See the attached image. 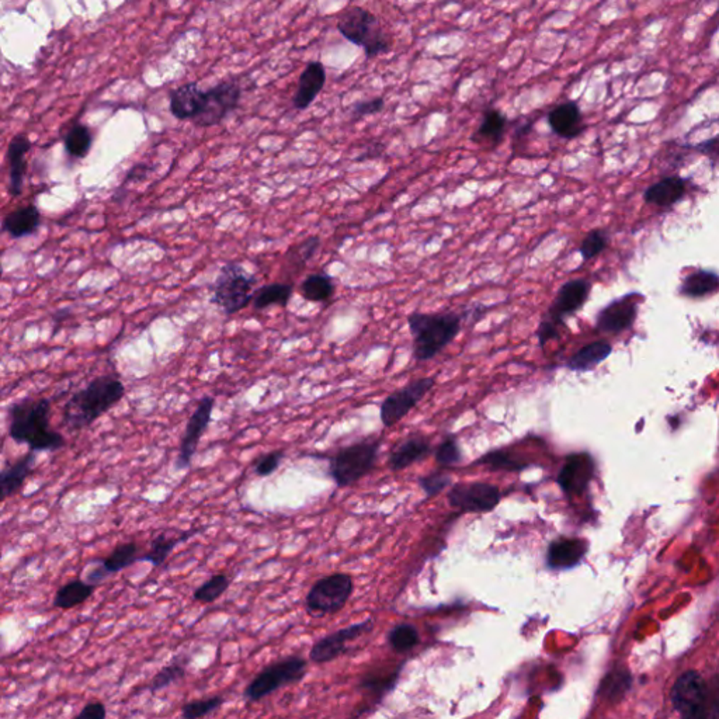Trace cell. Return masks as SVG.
<instances>
[{"label": "cell", "instance_id": "9a60e30c", "mask_svg": "<svg viewBox=\"0 0 719 719\" xmlns=\"http://www.w3.org/2000/svg\"><path fill=\"white\" fill-rule=\"evenodd\" d=\"M595 475V462L586 453L570 454L558 474V485L567 495H582Z\"/></svg>", "mask_w": 719, "mask_h": 719}, {"label": "cell", "instance_id": "ffe728a7", "mask_svg": "<svg viewBox=\"0 0 719 719\" xmlns=\"http://www.w3.org/2000/svg\"><path fill=\"white\" fill-rule=\"evenodd\" d=\"M637 318V304L625 296L621 300L614 301L597 316V329L600 332L619 333L629 328Z\"/></svg>", "mask_w": 719, "mask_h": 719}, {"label": "cell", "instance_id": "bcb514c9", "mask_svg": "<svg viewBox=\"0 0 719 719\" xmlns=\"http://www.w3.org/2000/svg\"><path fill=\"white\" fill-rule=\"evenodd\" d=\"M284 457H286V454H284V451H281V449L270 451V453H266L259 457L258 461L254 464L256 475L261 476V478H267V476L273 475L274 472L280 468L281 461H283Z\"/></svg>", "mask_w": 719, "mask_h": 719}, {"label": "cell", "instance_id": "cb8c5ba5", "mask_svg": "<svg viewBox=\"0 0 719 719\" xmlns=\"http://www.w3.org/2000/svg\"><path fill=\"white\" fill-rule=\"evenodd\" d=\"M432 453V446L429 440L424 436L409 437L398 443L391 451V456L388 459V466L392 471H402L409 468L416 462L422 461Z\"/></svg>", "mask_w": 719, "mask_h": 719}, {"label": "cell", "instance_id": "ba28073f", "mask_svg": "<svg viewBox=\"0 0 719 719\" xmlns=\"http://www.w3.org/2000/svg\"><path fill=\"white\" fill-rule=\"evenodd\" d=\"M306 661L301 656L284 657L261 672L244 689V697L251 703H258L281 687L291 686L303 680L306 673Z\"/></svg>", "mask_w": 719, "mask_h": 719}, {"label": "cell", "instance_id": "30bf717a", "mask_svg": "<svg viewBox=\"0 0 719 719\" xmlns=\"http://www.w3.org/2000/svg\"><path fill=\"white\" fill-rule=\"evenodd\" d=\"M449 505L462 513H489L498 508L501 493L498 486L485 482L457 484L447 493Z\"/></svg>", "mask_w": 719, "mask_h": 719}, {"label": "cell", "instance_id": "7c38bea8", "mask_svg": "<svg viewBox=\"0 0 719 719\" xmlns=\"http://www.w3.org/2000/svg\"><path fill=\"white\" fill-rule=\"evenodd\" d=\"M241 86L236 81H221L205 91L204 106L199 117L194 118L197 127H212L222 123L227 116L238 107Z\"/></svg>", "mask_w": 719, "mask_h": 719}, {"label": "cell", "instance_id": "60d3db41", "mask_svg": "<svg viewBox=\"0 0 719 719\" xmlns=\"http://www.w3.org/2000/svg\"><path fill=\"white\" fill-rule=\"evenodd\" d=\"M389 642L397 652H407L419 644V632L414 625H398L389 634Z\"/></svg>", "mask_w": 719, "mask_h": 719}, {"label": "cell", "instance_id": "8d00e7d4", "mask_svg": "<svg viewBox=\"0 0 719 719\" xmlns=\"http://www.w3.org/2000/svg\"><path fill=\"white\" fill-rule=\"evenodd\" d=\"M719 277L710 271H697L687 277L681 286V293L687 296H704L718 290Z\"/></svg>", "mask_w": 719, "mask_h": 719}, {"label": "cell", "instance_id": "d6a6232c", "mask_svg": "<svg viewBox=\"0 0 719 719\" xmlns=\"http://www.w3.org/2000/svg\"><path fill=\"white\" fill-rule=\"evenodd\" d=\"M294 287L291 284L273 283L261 287L254 293V310H266L269 306L278 305L286 308L293 296Z\"/></svg>", "mask_w": 719, "mask_h": 719}, {"label": "cell", "instance_id": "f1b7e54d", "mask_svg": "<svg viewBox=\"0 0 719 719\" xmlns=\"http://www.w3.org/2000/svg\"><path fill=\"white\" fill-rule=\"evenodd\" d=\"M95 585H90L86 580H71V582L65 583L64 586L56 590V597H54V607L61 610L78 607V605L88 602L95 593Z\"/></svg>", "mask_w": 719, "mask_h": 719}, {"label": "cell", "instance_id": "f35d334b", "mask_svg": "<svg viewBox=\"0 0 719 719\" xmlns=\"http://www.w3.org/2000/svg\"><path fill=\"white\" fill-rule=\"evenodd\" d=\"M224 704V698L221 696L210 697V698H202V700L190 701L182 706V718L183 719H201L204 716L210 715L214 711L221 708Z\"/></svg>", "mask_w": 719, "mask_h": 719}, {"label": "cell", "instance_id": "5bb4252c", "mask_svg": "<svg viewBox=\"0 0 719 719\" xmlns=\"http://www.w3.org/2000/svg\"><path fill=\"white\" fill-rule=\"evenodd\" d=\"M590 288L592 286L589 281L582 280V278L563 284L544 320L550 321L553 325H563V321L567 316L582 310V306L589 298Z\"/></svg>", "mask_w": 719, "mask_h": 719}, {"label": "cell", "instance_id": "484cf974", "mask_svg": "<svg viewBox=\"0 0 719 719\" xmlns=\"http://www.w3.org/2000/svg\"><path fill=\"white\" fill-rule=\"evenodd\" d=\"M41 225V214L36 205L14 210L4 217L2 228L13 239L24 238L37 232Z\"/></svg>", "mask_w": 719, "mask_h": 719}, {"label": "cell", "instance_id": "3957f363", "mask_svg": "<svg viewBox=\"0 0 719 719\" xmlns=\"http://www.w3.org/2000/svg\"><path fill=\"white\" fill-rule=\"evenodd\" d=\"M407 325L414 338V357L417 362H429L459 335L462 316L456 312H414L407 316Z\"/></svg>", "mask_w": 719, "mask_h": 719}, {"label": "cell", "instance_id": "44dd1931", "mask_svg": "<svg viewBox=\"0 0 719 719\" xmlns=\"http://www.w3.org/2000/svg\"><path fill=\"white\" fill-rule=\"evenodd\" d=\"M33 147V143L24 133H19L10 141L7 147V160L10 165L9 193L13 197L20 196L23 192L24 176L27 172L26 155Z\"/></svg>", "mask_w": 719, "mask_h": 719}, {"label": "cell", "instance_id": "83f0119b", "mask_svg": "<svg viewBox=\"0 0 719 719\" xmlns=\"http://www.w3.org/2000/svg\"><path fill=\"white\" fill-rule=\"evenodd\" d=\"M686 194V183L681 177L672 176L661 180L645 192V200L659 207H671Z\"/></svg>", "mask_w": 719, "mask_h": 719}, {"label": "cell", "instance_id": "681fc988", "mask_svg": "<svg viewBox=\"0 0 719 719\" xmlns=\"http://www.w3.org/2000/svg\"><path fill=\"white\" fill-rule=\"evenodd\" d=\"M558 336H560L558 335V326L553 325L550 321L544 320L543 322L540 323V326H538L537 338L541 347L547 345L550 340L557 338Z\"/></svg>", "mask_w": 719, "mask_h": 719}, {"label": "cell", "instance_id": "f546056e", "mask_svg": "<svg viewBox=\"0 0 719 719\" xmlns=\"http://www.w3.org/2000/svg\"><path fill=\"white\" fill-rule=\"evenodd\" d=\"M632 684L631 672L624 667H617L614 671L605 674L600 683L599 694L610 703H619L629 693Z\"/></svg>", "mask_w": 719, "mask_h": 719}, {"label": "cell", "instance_id": "b9f144b4", "mask_svg": "<svg viewBox=\"0 0 719 719\" xmlns=\"http://www.w3.org/2000/svg\"><path fill=\"white\" fill-rule=\"evenodd\" d=\"M609 244V236L602 229H595L586 235V238L583 239L580 244V254H582L583 261H592L595 256H599Z\"/></svg>", "mask_w": 719, "mask_h": 719}, {"label": "cell", "instance_id": "6da1fadb", "mask_svg": "<svg viewBox=\"0 0 719 719\" xmlns=\"http://www.w3.org/2000/svg\"><path fill=\"white\" fill-rule=\"evenodd\" d=\"M9 436L14 443L26 444L30 451H58L66 446L63 434L51 427V400L26 398L14 402L7 410Z\"/></svg>", "mask_w": 719, "mask_h": 719}, {"label": "cell", "instance_id": "4316f807", "mask_svg": "<svg viewBox=\"0 0 719 719\" xmlns=\"http://www.w3.org/2000/svg\"><path fill=\"white\" fill-rule=\"evenodd\" d=\"M197 533H200V530L184 531V533H180L176 537L167 535V533L158 534L150 543V551L141 555L140 561L152 563L155 568L160 567L179 544L184 543L193 535H196Z\"/></svg>", "mask_w": 719, "mask_h": 719}, {"label": "cell", "instance_id": "8fae6325", "mask_svg": "<svg viewBox=\"0 0 719 719\" xmlns=\"http://www.w3.org/2000/svg\"><path fill=\"white\" fill-rule=\"evenodd\" d=\"M434 384H436L434 378H420L385 398L380 410L382 424L385 427H392L399 424L400 420L407 417L410 410H414L420 400L433 389Z\"/></svg>", "mask_w": 719, "mask_h": 719}, {"label": "cell", "instance_id": "836d02e7", "mask_svg": "<svg viewBox=\"0 0 719 719\" xmlns=\"http://www.w3.org/2000/svg\"><path fill=\"white\" fill-rule=\"evenodd\" d=\"M336 287L328 274H310L301 284V295L311 303H326L332 298Z\"/></svg>", "mask_w": 719, "mask_h": 719}, {"label": "cell", "instance_id": "7dc6e473", "mask_svg": "<svg viewBox=\"0 0 719 719\" xmlns=\"http://www.w3.org/2000/svg\"><path fill=\"white\" fill-rule=\"evenodd\" d=\"M385 101L382 98H370V100L358 101L353 108V116L355 118L365 117V116L377 115L384 110Z\"/></svg>", "mask_w": 719, "mask_h": 719}, {"label": "cell", "instance_id": "e575fe53", "mask_svg": "<svg viewBox=\"0 0 719 719\" xmlns=\"http://www.w3.org/2000/svg\"><path fill=\"white\" fill-rule=\"evenodd\" d=\"M187 664H189V656H179L163 667L162 671L153 677V680L150 681V693L163 690V689L169 687L170 684L176 683L180 679L186 676Z\"/></svg>", "mask_w": 719, "mask_h": 719}, {"label": "cell", "instance_id": "d590c367", "mask_svg": "<svg viewBox=\"0 0 719 719\" xmlns=\"http://www.w3.org/2000/svg\"><path fill=\"white\" fill-rule=\"evenodd\" d=\"M93 145V135L86 125L75 124L65 135V150L69 157L83 158L88 157Z\"/></svg>", "mask_w": 719, "mask_h": 719}, {"label": "cell", "instance_id": "f6af8a7d", "mask_svg": "<svg viewBox=\"0 0 719 719\" xmlns=\"http://www.w3.org/2000/svg\"><path fill=\"white\" fill-rule=\"evenodd\" d=\"M420 488L424 489L426 493V498H434L439 495L444 489L451 485V478L444 472H433L430 475L424 476L419 479Z\"/></svg>", "mask_w": 719, "mask_h": 719}, {"label": "cell", "instance_id": "9c48e42d", "mask_svg": "<svg viewBox=\"0 0 719 719\" xmlns=\"http://www.w3.org/2000/svg\"><path fill=\"white\" fill-rule=\"evenodd\" d=\"M353 593V579L346 573L322 578L306 595V610L312 614H333L345 607Z\"/></svg>", "mask_w": 719, "mask_h": 719}, {"label": "cell", "instance_id": "ab89813d", "mask_svg": "<svg viewBox=\"0 0 719 719\" xmlns=\"http://www.w3.org/2000/svg\"><path fill=\"white\" fill-rule=\"evenodd\" d=\"M436 461L440 466L453 468L462 461L461 449L458 440L453 434H449L436 449Z\"/></svg>", "mask_w": 719, "mask_h": 719}, {"label": "cell", "instance_id": "7402d4cb", "mask_svg": "<svg viewBox=\"0 0 719 719\" xmlns=\"http://www.w3.org/2000/svg\"><path fill=\"white\" fill-rule=\"evenodd\" d=\"M548 124L558 137L573 140L583 133V117L575 101H567L548 113Z\"/></svg>", "mask_w": 719, "mask_h": 719}, {"label": "cell", "instance_id": "ee69618b", "mask_svg": "<svg viewBox=\"0 0 719 719\" xmlns=\"http://www.w3.org/2000/svg\"><path fill=\"white\" fill-rule=\"evenodd\" d=\"M321 239L318 236H310L305 239L303 244H298L295 248L291 249L288 254H293V258H288V261L294 266L304 267L316 253L320 248Z\"/></svg>", "mask_w": 719, "mask_h": 719}, {"label": "cell", "instance_id": "277c9868", "mask_svg": "<svg viewBox=\"0 0 719 719\" xmlns=\"http://www.w3.org/2000/svg\"><path fill=\"white\" fill-rule=\"evenodd\" d=\"M672 703L681 719H719V674L708 680L696 671L681 674L672 689Z\"/></svg>", "mask_w": 719, "mask_h": 719}, {"label": "cell", "instance_id": "d4e9b609", "mask_svg": "<svg viewBox=\"0 0 719 719\" xmlns=\"http://www.w3.org/2000/svg\"><path fill=\"white\" fill-rule=\"evenodd\" d=\"M508 124L509 120L505 113H501L498 108H489L484 113L481 125L474 133L472 141L493 150L501 145V141L505 138Z\"/></svg>", "mask_w": 719, "mask_h": 719}, {"label": "cell", "instance_id": "d6986e66", "mask_svg": "<svg viewBox=\"0 0 719 719\" xmlns=\"http://www.w3.org/2000/svg\"><path fill=\"white\" fill-rule=\"evenodd\" d=\"M326 69L320 61L308 64L298 79V88L294 95L293 105L296 110H306L312 105L325 88Z\"/></svg>", "mask_w": 719, "mask_h": 719}, {"label": "cell", "instance_id": "7a4b0ae2", "mask_svg": "<svg viewBox=\"0 0 719 719\" xmlns=\"http://www.w3.org/2000/svg\"><path fill=\"white\" fill-rule=\"evenodd\" d=\"M125 387L117 375L91 380L69 398L63 409V426L72 433L88 429L124 398Z\"/></svg>", "mask_w": 719, "mask_h": 719}, {"label": "cell", "instance_id": "e0dca14e", "mask_svg": "<svg viewBox=\"0 0 719 719\" xmlns=\"http://www.w3.org/2000/svg\"><path fill=\"white\" fill-rule=\"evenodd\" d=\"M586 552V541L580 538L561 537L550 544L545 562L552 570L570 569L579 565Z\"/></svg>", "mask_w": 719, "mask_h": 719}, {"label": "cell", "instance_id": "1f68e13d", "mask_svg": "<svg viewBox=\"0 0 719 719\" xmlns=\"http://www.w3.org/2000/svg\"><path fill=\"white\" fill-rule=\"evenodd\" d=\"M140 545L137 543L120 544L106 560L101 561L98 567L105 572L106 577H110L135 562H140Z\"/></svg>", "mask_w": 719, "mask_h": 719}, {"label": "cell", "instance_id": "52a82bcc", "mask_svg": "<svg viewBox=\"0 0 719 719\" xmlns=\"http://www.w3.org/2000/svg\"><path fill=\"white\" fill-rule=\"evenodd\" d=\"M381 440H363L343 447L330 458L329 474L338 488H348L375 468Z\"/></svg>", "mask_w": 719, "mask_h": 719}, {"label": "cell", "instance_id": "c3c4849f", "mask_svg": "<svg viewBox=\"0 0 719 719\" xmlns=\"http://www.w3.org/2000/svg\"><path fill=\"white\" fill-rule=\"evenodd\" d=\"M107 718V708L100 701L86 704L81 708V713L73 719H106Z\"/></svg>", "mask_w": 719, "mask_h": 719}, {"label": "cell", "instance_id": "4dcf8cb0", "mask_svg": "<svg viewBox=\"0 0 719 719\" xmlns=\"http://www.w3.org/2000/svg\"><path fill=\"white\" fill-rule=\"evenodd\" d=\"M612 350V346L607 342L590 343L568 360V368L573 372H589L595 365L604 362Z\"/></svg>", "mask_w": 719, "mask_h": 719}, {"label": "cell", "instance_id": "5b68a950", "mask_svg": "<svg viewBox=\"0 0 719 719\" xmlns=\"http://www.w3.org/2000/svg\"><path fill=\"white\" fill-rule=\"evenodd\" d=\"M338 30L347 41L362 47L368 58L391 51V34H388L380 19L364 7L352 6L345 10L338 19Z\"/></svg>", "mask_w": 719, "mask_h": 719}, {"label": "cell", "instance_id": "ac0fdd59", "mask_svg": "<svg viewBox=\"0 0 719 719\" xmlns=\"http://www.w3.org/2000/svg\"><path fill=\"white\" fill-rule=\"evenodd\" d=\"M204 98L205 91L200 89L196 81L173 89L169 93L170 113L177 120H194L201 113Z\"/></svg>", "mask_w": 719, "mask_h": 719}, {"label": "cell", "instance_id": "8992f818", "mask_svg": "<svg viewBox=\"0 0 719 719\" xmlns=\"http://www.w3.org/2000/svg\"><path fill=\"white\" fill-rule=\"evenodd\" d=\"M258 280L244 266L235 261L224 264L212 287L211 303L225 315L241 312L253 301Z\"/></svg>", "mask_w": 719, "mask_h": 719}, {"label": "cell", "instance_id": "2e32d148", "mask_svg": "<svg viewBox=\"0 0 719 719\" xmlns=\"http://www.w3.org/2000/svg\"><path fill=\"white\" fill-rule=\"evenodd\" d=\"M372 625H374L372 621L350 625L347 629H338L325 638L320 639L311 649V661L315 663H326V662L333 661L336 657L345 654L348 642L360 638L363 634L372 629Z\"/></svg>", "mask_w": 719, "mask_h": 719}, {"label": "cell", "instance_id": "7bdbcfd3", "mask_svg": "<svg viewBox=\"0 0 719 719\" xmlns=\"http://www.w3.org/2000/svg\"><path fill=\"white\" fill-rule=\"evenodd\" d=\"M476 464H484L492 469H506V471H521L528 466V464L510 458L508 453L501 451V449L485 454L479 461H476Z\"/></svg>", "mask_w": 719, "mask_h": 719}, {"label": "cell", "instance_id": "4fadbf2b", "mask_svg": "<svg viewBox=\"0 0 719 719\" xmlns=\"http://www.w3.org/2000/svg\"><path fill=\"white\" fill-rule=\"evenodd\" d=\"M214 407V398L210 397V395L202 397L199 407L190 416L184 434L180 440L179 456H177L176 464H175L177 471H183V469L190 468V466H192L193 458L196 456L197 449H199L200 440L209 429Z\"/></svg>", "mask_w": 719, "mask_h": 719}, {"label": "cell", "instance_id": "74e56055", "mask_svg": "<svg viewBox=\"0 0 719 719\" xmlns=\"http://www.w3.org/2000/svg\"><path fill=\"white\" fill-rule=\"evenodd\" d=\"M229 585H231V579L225 573H218L202 583L201 586L197 587L193 595V599L201 604H211L229 589Z\"/></svg>", "mask_w": 719, "mask_h": 719}, {"label": "cell", "instance_id": "603a6c76", "mask_svg": "<svg viewBox=\"0 0 719 719\" xmlns=\"http://www.w3.org/2000/svg\"><path fill=\"white\" fill-rule=\"evenodd\" d=\"M37 453L29 451L26 456L17 459L13 464H10L6 468H4L0 474V491H2V499L12 498L21 491L27 478L33 474L34 466H36Z\"/></svg>", "mask_w": 719, "mask_h": 719}]
</instances>
